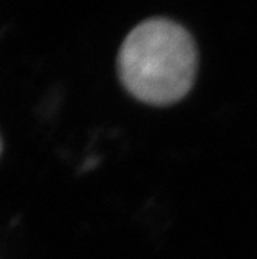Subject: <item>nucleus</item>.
Returning <instances> with one entry per match:
<instances>
[{
	"label": "nucleus",
	"mask_w": 257,
	"mask_h": 259,
	"mask_svg": "<svg viewBox=\"0 0 257 259\" xmlns=\"http://www.w3.org/2000/svg\"><path fill=\"white\" fill-rule=\"evenodd\" d=\"M198 53L190 33L172 20L138 24L121 45L117 70L126 91L151 105L177 103L190 91Z\"/></svg>",
	"instance_id": "1"
}]
</instances>
